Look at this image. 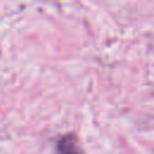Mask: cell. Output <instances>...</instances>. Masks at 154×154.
I'll return each mask as SVG.
<instances>
[{
	"label": "cell",
	"mask_w": 154,
	"mask_h": 154,
	"mask_svg": "<svg viewBox=\"0 0 154 154\" xmlns=\"http://www.w3.org/2000/svg\"><path fill=\"white\" fill-rule=\"evenodd\" d=\"M58 154H84L79 140L73 134H66L61 136L57 143Z\"/></svg>",
	"instance_id": "1"
}]
</instances>
